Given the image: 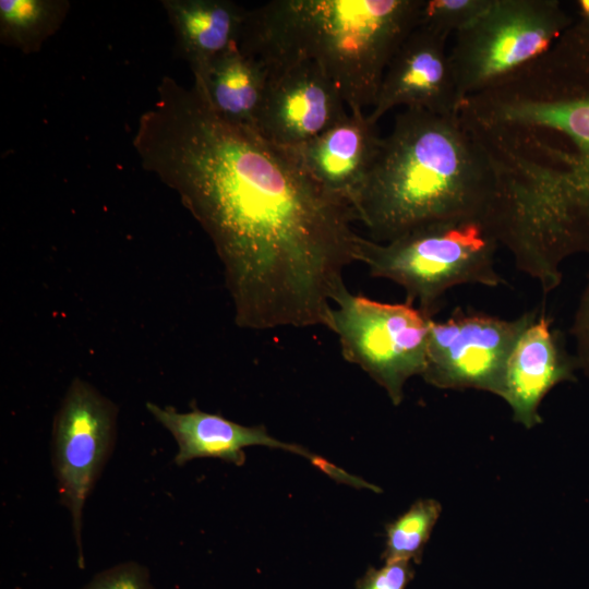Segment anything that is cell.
I'll return each mask as SVG.
<instances>
[{
    "mask_svg": "<svg viewBox=\"0 0 589 589\" xmlns=\"http://www.w3.org/2000/svg\"><path fill=\"white\" fill-rule=\"evenodd\" d=\"M176 51L203 85L213 62L237 46L245 9L229 0H163Z\"/></svg>",
    "mask_w": 589,
    "mask_h": 589,
    "instance_id": "obj_15",
    "label": "cell"
},
{
    "mask_svg": "<svg viewBox=\"0 0 589 589\" xmlns=\"http://www.w3.org/2000/svg\"><path fill=\"white\" fill-rule=\"evenodd\" d=\"M507 195L502 170L459 112L405 109L381 140L354 211L380 243L458 219L485 221L500 241Z\"/></svg>",
    "mask_w": 589,
    "mask_h": 589,
    "instance_id": "obj_3",
    "label": "cell"
},
{
    "mask_svg": "<svg viewBox=\"0 0 589 589\" xmlns=\"http://www.w3.org/2000/svg\"><path fill=\"white\" fill-rule=\"evenodd\" d=\"M68 0H1L0 41L24 55L38 52L64 23Z\"/></svg>",
    "mask_w": 589,
    "mask_h": 589,
    "instance_id": "obj_17",
    "label": "cell"
},
{
    "mask_svg": "<svg viewBox=\"0 0 589 589\" xmlns=\"http://www.w3.org/2000/svg\"><path fill=\"white\" fill-rule=\"evenodd\" d=\"M492 0H422L418 25L446 38L476 22Z\"/></svg>",
    "mask_w": 589,
    "mask_h": 589,
    "instance_id": "obj_19",
    "label": "cell"
},
{
    "mask_svg": "<svg viewBox=\"0 0 589 589\" xmlns=\"http://www.w3.org/2000/svg\"><path fill=\"white\" fill-rule=\"evenodd\" d=\"M498 244L494 230L483 220H447L385 243L361 237L357 262L366 265L372 277L402 287L406 302L418 303V309L433 317L453 287L506 284L494 266Z\"/></svg>",
    "mask_w": 589,
    "mask_h": 589,
    "instance_id": "obj_5",
    "label": "cell"
},
{
    "mask_svg": "<svg viewBox=\"0 0 589 589\" xmlns=\"http://www.w3.org/2000/svg\"><path fill=\"white\" fill-rule=\"evenodd\" d=\"M577 369L575 356L566 351L552 320L544 312L537 313L509 353L500 397L515 422L532 429L542 422L539 409L544 397L557 384L575 381Z\"/></svg>",
    "mask_w": 589,
    "mask_h": 589,
    "instance_id": "obj_12",
    "label": "cell"
},
{
    "mask_svg": "<svg viewBox=\"0 0 589 589\" xmlns=\"http://www.w3.org/2000/svg\"><path fill=\"white\" fill-rule=\"evenodd\" d=\"M266 82L263 67L236 46L213 62L203 85L193 86L223 119L256 131Z\"/></svg>",
    "mask_w": 589,
    "mask_h": 589,
    "instance_id": "obj_16",
    "label": "cell"
},
{
    "mask_svg": "<svg viewBox=\"0 0 589 589\" xmlns=\"http://www.w3.org/2000/svg\"><path fill=\"white\" fill-rule=\"evenodd\" d=\"M362 110L348 115L313 140L287 148L326 191L353 209L382 137Z\"/></svg>",
    "mask_w": 589,
    "mask_h": 589,
    "instance_id": "obj_13",
    "label": "cell"
},
{
    "mask_svg": "<svg viewBox=\"0 0 589 589\" xmlns=\"http://www.w3.org/2000/svg\"><path fill=\"white\" fill-rule=\"evenodd\" d=\"M422 0H274L247 10L237 47L265 72L315 62L349 111L374 106Z\"/></svg>",
    "mask_w": 589,
    "mask_h": 589,
    "instance_id": "obj_4",
    "label": "cell"
},
{
    "mask_svg": "<svg viewBox=\"0 0 589 589\" xmlns=\"http://www.w3.org/2000/svg\"><path fill=\"white\" fill-rule=\"evenodd\" d=\"M578 369L589 378V273L570 327Z\"/></svg>",
    "mask_w": 589,
    "mask_h": 589,
    "instance_id": "obj_22",
    "label": "cell"
},
{
    "mask_svg": "<svg viewBox=\"0 0 589 589\" xmlns=\"http://www.w3.org/2000/svg\"><path fill=\"white\" fill-rule=\"evenodd\" d=\"M117 405L75 377L55 416L51 461L60 503L69 510L80 567H84L83 509L117 437Z\"/></svg>",
    "mask_w": 589,
    "mask_h": 589,
    "instance_id": "obj_8",
    "label": "cell"
},
{
    "mask_svg": "<svg viewBox=\"0 0 589 589\" xmlns=\"http://www.w3.org/2000/svg\"><path fill=\"white\" fill-rule=\"evenodd\" d=\"M447 39L417 25L385 70L376 103L368 115L370 121L376 124L398 106L440 115L458 112L462 99L446 47Z\"/></svg>",
    "mask_w": 589,
    "mask_h": 589,
    "instance_id": "obj_11",
    "label": "cell"
},
{
    "mask_svg": "<svg viewBox=\"0 0 589 589\" xmlns=\"http://www.w3.org/2000/svg\"><path fill=\"white\" fill-rule=\"evenodd\" d=\"M573 22L557 0H492L449 49L462 101L545 53Z\"/></svg>",
    "mask_w": 589,
    "mask_h": 589,
    "instance_id": "obj_6",
    "label": "cell"
},
{
    "mask_svg": "<svg viewBox=\"0 0 589 589\" xmlns=\"http://www.w3.org/2000/svg\"><path fill=\"white\" fill-rule=\"evenodd\" d=\"M326 327L339 339L341 354L359 365L387 393L404 399L407 381L422 375L433 317L405 303H385L351 293L342 285L333 298Z\"/></svg>",
    "mask_w": 589,
    "mask_h": 589,
    "instance_id": "obj_7",
    "label": "cell"
},
{
    "mask_svg": "<svg viewBox=\"0 0 589 589\" xmlns=\"http://www.w3.org/2000/svg\"><path fill=\"white\" fill-rule=\"evenodd\" d=\"M442 514V505L434 498H419L385 526L384 562L409 561L420 564L426 543Z\"/></svg>",
    "mask_w": 589,
    "mask_h": 589,
    "instance_id": "obj_18",
    "label": "cell"
},
{
    "mask_svg": "<svg viewBox=\"0 0 589 589\" xmlns=\"http://www.w3.org/2000/svg\"><path fill=\"white\" fill-rule=\"evenodd\" d=\"M133 146L212 240L238 326L326 327L361 239L349 203L287 148L223 119L170 76L140 117Z\"/></svg>",
    "mask_w": 589,
    "mask_h": 589,
    "instance_id": "obj_1",
    "label": "cell"
},
{
    "mask_svg": "<svg viewBox=\"0 0 589 589\" xmlns=\"http://www.w3.org/2000/svg\"><path fill=\"white\" fill-rule=\"evenodd\" d=\"M80 589H156L148 568L125 561L95 574Z\"/></svg>",
    "mask_w": 589,
    "mask_h": 589,
    "instance_id": "obj_20",
    "label": "cell"
},
{
    "mask_svg": "<svg viewBox=\"0 0 589 589\" xmlns=\"http://www.w3.org/2000/svg\"><path fill=\"white\" fill-rule=\"evenodd\" d=\"M472 111L589 242V28L574 20L545 53L478 94Z\"/></svg>",
    "mask_w": 589,
    "mask_h": 589,
    "instance_id": "obj_2",
    "label": "cell"
},
{
    "mask_svg": "<svg viewBox=\"0 0 589 589\" xmlns=\"http://www.w3.org/2000/svg\"><path fill=\"white\" fill-rule=\"evenodd\" d=\"M413 577L412 562H384L381 567H369L357 579L356 589H406Z\"/></svg>",
    "mask_w": 589,
    "mask_h": 589,
    "instance_id": "obj_21",
    "label": "cell"
},
{
    "mask_svg": "<svg viewBox=\"0 0 589 589\" xmlns=\"http://www.w3.org/2000/svg\"><path fill=\"white\" fill-rule=\"evenodd\" d=\"M577 21L589 28V0H578L576 2Z\"/></svg>",
    "mask_w": 589,
    "mask_h": 589,
    "instance_id": "obj_23",
    "label": "cell"
},
{
    "mask_svg": "<svg viewBox=\"0 0 589 589\" xmlns=\"http://www.w3.org/2000/svg\"><path fill=\"white\" fill-rule=\"evenodd\" d=\"M146 409L176 440L178 452L175 462L178 466L195 458H218L242 466L245 462L243 449L249 446L286 449L310 459L311 462L317 456L303 446L273 437L264 425H242L197 408L179 412L172 407L147 402Z\"/></svg>",
    "mask_w": 589,
    "mask_h": 589,
    "instance_id": "obj_14",
    "label": "cell"
},
{
    "mask_svg": "<svg viewBox=\"0 0 589 589\" xmlns=\"http://www.w3.org/2000/svg\"><path fill=\"white\" fill-rule=\"evenodd\" d=\"M266 75L256 131L280 147L300 146L348 115L340 92L315 62H297Z\"/></svg>",
    "mask_w": 589,
    "mask_h": 589,
    "instance_id": "obj_10",
    "label": "cell"
},
{
    "mask_svg": "<svg viewBox=\"0 0 589 589\" xmlns=\"http://www.w3.org/2000/svg\"><path fill=\"white\" fill-rule=\"evenodd\" d=\"M538 312L506 320L456 309L431 321L423 380L441 389H478L500 397L509 353Z\"/></svg>",
    "mask_w": 589,
    "mask_h": 589,
    "instance_id": "obj_9",
    "label": "cell"
}]
</instances>
